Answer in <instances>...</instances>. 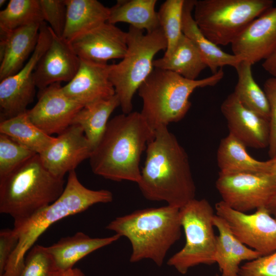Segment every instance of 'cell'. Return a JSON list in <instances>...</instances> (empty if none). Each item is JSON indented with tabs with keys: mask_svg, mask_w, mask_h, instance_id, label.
<instances>
[{
	"mask_svg": "<svg viewBox=\"0 0 276 276\" xmlns=\"http://www.w3.org/2000/svg\"><path fill=\"white\" fill-rule=\"evenodd\" d=\"M146 151L137 183L146 199L180 209L195 198L196 188L188 154L167 126L155 129Z\"/></svg>",
	"mask_w": 276,
	"mask_h": 276,
	"instance_id": "6da1fadb",
	"label": "cell"
},
{
	"mask_svg": "<svg viewBox=\"0 0 276 276\" xmlns=\"http://www.w3.org/2000/svg\"><path fill=\"white\" fill-rule=\"evenodd\" d=\"M154 133L141 112L116 116L108 121L89 157L92 171L113 181L137 183L141 157Z\"/></svg>",
	"mask_w": 276,
	"mask_h": 276,
	"instance_id": "7a4b0ae2",
	"label": "cell"
},
{
	"mask_svg": "<svg viewBox=\"0 0 276 276\" xmlns=\"http://www.w3.org/2000/svg\"><path fill=\"white\" fill-rule=\"evenodd\" d=\"M112 200L110 191L89 189L79 180L75 170L70 171L64 189L56 201L28 218L14 222L12 229L18 242L2 276H19L27 253L52 224L94 204L109 203Z\"/></svg>",
	"mask_w": 276,
	"mask_h": 276,
	"instance_id": "3957f363",
	"label": "cell"
},
{
	"mask_svg": "<svg viewBox=\"0 0 276 276\" xmlns=\"http://www.w3.org/2000/svg\"><path fill=\"white\" fill-rule=\"evenodd\" d=\"M179 208H148L116 217L106 228L130 241L131 263L149 259L161 266L170 248L181 237Z\"/></svg>",
	"mask_w": 276,
	"mask_h": 276,
	"instance_id": "277c9868",
	"label": "cell"
},
{
	"mask_svg": "<svg viewBox=\"0 0 276 276\" xmlns=\"http://www.w3.org/2000/svg\"><path fill=\"white\" fill-rule=\"evenodd\" d=\"M64 178L54 175L36 154L0 178V212L14 222L27 219L56 201L62 193Z\"/></svg>",
	"mask_w": 276,
	"mask_h": 276,
	"instance_id": "5b68a950",
	"label": "cell"
},
{
	"mask_svg": "<svg viewBox=\"0 0 276 276\" xmlns=\"http://www.w3.org/2000/svg\"><path fill=\"white\" fill-rule=\"evenodd\" d=\"M222 68L212 76L191 80L174 72L160 68L153 70L138 89L143 101L141 113L155 131L182 120L189 110V97L198 87L214 86L223 77Z\"/></svg>",
	"mask_w": 276,
	"mask_h": 276,
	"instance_id": "8992f818",
	"label": "cell"
},
{
	"mask_svg": "<svg viewBox=\"0 0 276 276\" xmlns=\"http://www.w3.org/2000/svg\"><path fill=\"white\" fill-rule=\"evenodd\" d=\"M127 34V49L124 57L118 63L109 65V78L125 114L132 111L134 94L153 70L155 55L167 48L160 27L144 33V31L130 26Z\"/></svg>",
	"mask_w": 276,
	"mask_h": 276,
	"instance_id": "52a82bcc",
	"label": "cell"
},
{
	"mask_svg": "<svg viewBox=\"0 0 276 276\" xmlns=\"http://www.w3.org/2000/svg\"><path fill=\"white\" fill-rule=\"evenodd\" d=\"M272 0H195L193 18L202 34L226 45L254 19L273 7Z\"/></svg>",
	"mask_w": 276,
	"mask_h": 276,
	"instance_id": "ba28073f",
	"label": "cell"
},
{
	"mask_svg": "<svg viewBox=\"0 0 276 276\" xmlns=\"http://www.w3.org/2000/svg\"><path fill=\"white\" fill-rule=\"evenodd\" d=\"M185 235L183 247L170 257L167 264L181 274L201 264L215 263L216 237L213 218L216 214L206 199H193L179 209Z\"/></svg>",
	"mask_w": 276,
	"mask_h": 276,
	"instance_id": "9c48e42d",
	"label": "cell"
},
{
	"mask_svg": "<svg viewBox=\"0 0 276 276\" xmlns=\"http://www.w3.org/2000/svg\"><path fill=\"white\" fill-rule=\"evenodd\" d=\"M216 188L222 200L237 211L266 207L276 192V178L269 173H219Z\"/></svg>",
	"mask_w": 276,
	"mask_h": 276,
	"instance_id": "30bf717a",
	"label": "cell"
},
{
	"mask_svg": "<svg viewBox=\"0 0 276 276\" xmlns=\"http://www.w3.org/2000/svg\"><path fill=\"white\" fill-rule=\"evenodd\" d=\"M52 37L49 26L43 22L40 27L36 48L23 67L0 82L1 121L26 112L34 99L35 84L33 74L37 63L48 49Z\"/></svg>",
	"mask_w": 276,
	"mask_h": 276,
	"instance_id": "8fae6325",
	"label": "cell"
},
{
	"mask_svg": "<svg viewBox=\"0 0 276 276\" xmlns=\"http://www.w3.org/2000/svg\"><path fill=\"white\" fill-rule=\"evenodd\" d=\"M215 209L216 214L244 245L262 256L276 251V220L265 207L248 214L233 210L221 200Z\"/></svg>",
	"mask_w": 276,
	"mask_h": 276,
	"instance_id": "7c38bea8",
	"label": "cell"
},
{
	"mask_svg": "<svg viewBox=\"0 0 276 276\" xmlns=\"http://www.w3.org/2000/svg\"><path fill=\"white\" fill-rule=\"evenodd\" d=\"M83 107L67 97L60 83H56L40 90L37 103L27 113L30 120L45 133L59 135L72 125Z\"/></svg>",
	"mask_w": 276,
	"mask_h": 276,
	"instance_id": "4fadbf2b",
	"label": "cell"
},
{
	"mask_svg": "<svg viewBox=\"0 0 276 276\" xmlns=\"http://www.w3.org/2000/svg\"><path fill=\"white\" fill-rule=\"evenodd\" d=\"M93 150L82 128L72 124L39 155L42 164L49 172L64 178L66 173L75 170L82 161L89 158Z\"/></svg>",
	"mask_w": 276,
	"mask_h": 276,
	"instance_id": "5bb4252c",
	"label": "cell"
},
{
	"mask_svg": "<svg viewBox=\"0 0 276 276\" xmlns=\"http://www.w3.org/2000/svg\"><path fill=\"white\" fill-rule=\"evenodd\" d=\"M127 34L106 22L82 34L70 43L80 59L101 64L122 59L127 49Z\"/></svg>",
	"mask_w": 276,
	"mask_h": 276,
	"instance_id": "9a60e30c",
	"label": "cell"
},
{
	"mask_svg": "<svg viewBox=\"0 0 276 276\" xmlns=\"http://www.w3.org/2000/svg\"><path fill=\"white\" fill-rule=\"evenodd\" d=\"M233 54L252 65L276 51V7L254 19L231 43Z\"/></svg>",
	"mask_w": 276,
	"mask_h": 276,
	"instance_id": "2e32d148",
	"label": "cell"
},
{
	"mask_svg": "<svg viewBox=\"0 0 276 276\" xmlns=\"http://www.w3.org/2000/svg\"><path fill=\"white\" fill-rule=\"evenodd\" d=\"M51 30L50 44L33 74L35 86L39 90L54 83L70 82L80 64V59L70 42L56 35L51 29Z\"/></svg>",
	"mask_w": 276,
	"mask_h": 276,
	"instance_id": "e0dca14e",
	"label": "cell"
},
{
	"mask_svg": "<svg viewBox=\"0 0 276 276\" xmlns=\"http://www.w3.org/2000/svg\"><path fill=\"white\" fill-rule=\"evenodd\" d=\"M220 108L226 120L229 133L246 147L256 149L268 147L269 121L244 107L233 93L223 101Z\"/></svg>",
	"mask_w": 276,
	"mask_h": 276,
	"instance_id": "ac0fdd59",
	"label": "cell"
},
{
	"mask_svg": "<svg viewBox=\"0 0 276 276\" xmlns=\"http://www.w3.org/2000/svg\"><path fill=\"white\" fill-rule=\"evenodd\" d=\"M109 65L80 59L77 73L62 86L63 93L83 106L112 97L116 93L109 78Z\"/></svg>",
	"mask_w": 276,
	"mask_h": 276,
	"instance_id": "d6986e66",
	"label": "cell"
},
{
	"mask_svg": "<svg viewBox=\"0 0 276 276\" xmlns=\"http://www.w3.org/2000/svg\"><path fill=\"white\" fill-rule=\"evenodd\" d=\"M41 24L1 31L0 81L13 75L25 64L36 48Z\"/></svg>",
	"mask_w": 276,
	"mask_h": 276,
	"instance_id": "ffe728a7",
	"label": "cell"
},
{
	"mask_svg": "<svg viewBox=\"0 0 276 276\" xmlns=\"http://www.w3.org/2000/svg\"><path fill=\"white\" fill-rule=\"evenodd\" d=\"M213 224L219 232L214 259L221 272L220 276H237L242 262L262 256L240 241L224 220L216 214L213 218Z\"/></svg>",
	"mask_w": 276,
	"mask_h": 276,
	"instance_id": "44dd1931",
	"label": "cell"
},
{
	"mask_svg": "<svg viewBox=\"0 0 276 276\" xmlns=\"http://www.w3.org/2000/svg\"><path fill=\"white\" fill-rule=\"evenodd\" d=\"M120 237L115 234L107 237L91 238L79 232L72 236L61 238L47 249L63 272L73 268L78 261L88 254L118 241Z\"/></svg>",
	"mask_w": 276,
	"mask_h": 276,
	"instance_id": "7402d4cb",
	"label": "cell"
},
{
	"mask_svg": "<svg viewBox=\"0 0 276 276\" xmlns=\"http://www.w3.org/2000/svg\"><path fill=\"white\" fill-rule=\"evenodd\" d=\"M195 0H184L182 15V32L195 44L213 74L225 65L235 68L242 61L234 54L225 53L209 40L197 25L192 12Z\"/></svg>",
	"mask_w": 276,
	"mask_h": 276,
	"instance_id": "603a6c76",
	"label": "cell"
},
{
	"mask_svg": "<svg viewBox=\"0 0 276 276\" xmlns=\"http://www.w3.org/2000/svg\"><path fill=\"white\" fill-rule=\"evenodd\" d=\"M65 25L62 38L71 42L108 21L109 8L97 0H65Z\"/></svg>",
	"mask_w": 276,
	"mask_h": 276,
	"instance_id": "cb8c5ba5",
	"label": "cell"
},
{
	"mask_svg": "<svg viewBox=\"0 0 276 276\" xmlns=\"http://www.w3.org/2000/svg\"><path fill=\"white\" fill-rule=\"evenodd\" d=\"M246 146L232 134L223 138L217 152V160L219 173H269L271 160L260 161L251 156Z\"/></svg>",
	"mask_w": 276,
	"mask_h": 276,
	"instance_id": "d4e9b609",
	"label": "cell"
},
{
	"mask_svg": "<svg viewBox=\"0 0 276 276\" xmlns=\"http://www.w3.org/2000/svg\"><path fill=\"white\" fill-rule=\"evenodd\" d=\"M153 67L195 80L208 66L195 44L183 34L172 53L154 60Z\"/></svg>",
	"mask_w": 276,
	"mask_h": 276,
	"instance_id": "484cf974",
	"label": "cell"
},
{
	"mask_svg": "<svg viewBox=\"0 0 276 276\" xmlns=\"http://www.w3.org/2000/svg\"><path fill=\"white\" fill-rule=\"evenodd\" d=\"M156 0H118L109 8L107 22L115 25L126 22L146 33L160 28L157 12L155 7Z\"/></svg>",
	"mask_w": 276,
	"mask_h": 276,
	"instance_id": "4316f807",
	"label": "cell"
},
{
	"mask_svg": "<svg viewBox=\"0 0 276 276\" xmlns=\"http://www.w3.org/2000/svg\"><path fill=\"white\" fill-rule=\"evenodd\" d=\"M0 133L40 154L56 141L36 126L30 119L27 111L14 117L2 120Z\"/></svg>",
	"mask_w": 276,
	"mask_h": 276,
	"instance_id": "83f0119b",
	"label": "cell"
},
{
	"mask_svg": "<svg viewBox=\"0 0 276 276\" xmlns=\"http://www.w3.org/2000/svg\"><path fill=\"white\" fill-rule=\"evenodd\" d=\"M117 95L83 106L76 114L72 124L80 126L93 148L102 137L114 110L120 106Z\"/></svg>",
	"mask_w": 276,
	"mask_h": 276,
	"instance_id": "f1b7e54d",
	"label": "cell"
},
{
	"mask_svg": "<svg viewBox=\"0 0 276 276\" xmlns=\"http://www.w3.org/2000/svg\"><path fill=\"white\" fill-rule=\"evenodd\" d=\"M252 65L241 61L235 68L238 81L233 93L247 109L269 121L270 109L267 97L255 81L251 72Z\"/></svg>",
	"mask_w": 276,
	"mask_h": 276,
	"instance_id": "f546056e",
	"label": "cell"
},
{
	"mask_svg": "<svg viewBox=\"0 0 276 276\" xmlns=\"http://www.w3.org/2000/svg\"><path fill=\"white\" fill-rule=\"evenodd\" d=\"M44 22L39 0H10L0 11L1 31Z\"/></svg>",
	"mask_w": 276,
	"mask_h": 276,
	"instance_id": "4dcf8cb0",
	"label": "cell"
},
{
	"mask_svg": "<svg viewBox=\"0 0 276 276\" xmlns=\"http://www.w3.org/2000/svg\"><path fill=\"white\" fill-rule=\"evenodd\" d=\"M183 3L184 0H167L163 3L157 12L159 26L167 41L164 56H168L172 53L183 34Z\"/></svg>",
	"mask_w": 276,
	"mask_h": 276,
	"instance_id": "1f68e13d",
	"label": "cell"
},
{
	"mask_svg": "<svg viewBox=\"0 0 276 276\" xmlns=\"http://www.w3.org/2000/svg\"><path fill=\"white\" fill-rule=\"evenodd\" d=\"M62 272L47 247L35 245L26 255L19 276H59Z\"/></svg>",
	"mask_w": 276,
	"mask_h": 276,
	"instance_id": "d6a6232c",
	"label": "cell"
},
{
	"mask_svg": "<svg viewBox=\"0 0 276 276\" xmlns=\"http://www.w3.org/2000/svg\"><path fill=\"white\" fill-rule=\"evenodd\" d=\"M36 154L8 136L0 133V178Z\"/></svg>",
	"mask_w": 276,
	"mask_h": 276,
	"instance_id": "836d02e7",
	"label": "cell"
},
{
	"mask_svg": "<svg viewBox=\"0 0 276 276\" xmlns=\"http://www.w3.org/2000/svg\"><path fill=\"white\" fill-rule=\"evenodd\" d=\"M44 21L58 36L62 37L66 15L65 0H39Z\"/></svg>",
	"mask_w": 276,
	"mask_h": 276,
	"instance_id": "e575fe53",
	"label": "cell"
},
{
	"mask_svg": "<svg viewBox=\"0 0 276 276\" xmlns=\"http://www.w3.org/2000/svg\"><path fill=\"white\" fill-rule=\"evenodd\" d=\"M237 276H276V251L247 261Z\"/></svg>",
	"mask_w": 276,
	"mask_h": 276,
	"instance_id": "d590c367",
	"label": "cell"
},
{
	"mask_svg": "<svg viewBox=\"0 0 276 276\" xmlns=\"http://www.w3.org/2000/svg\"><path fill=\"white\" fill-rule=\"evenodd\" d=\"M263 90L267 97L269 109V141L268 154L271 158L276 156V77L267 79L264 84Z\"/></svg>",
	"mask_w": 276,
	"mask_h": 276,
	"instance_id": "8d00e7d4",
	"label": "cell"
},
{
	"mask_svg": "<svg viewBox=\"0 0 276 276\" xmlns=\"http://www.w3.org/2000/svg\"><path fill=\"white\" fill-rule=\"evenodd\" d=\"M18 242L13 229L4 228L0 232V276L4 272L8 260Z\"/></svg>",
	"mask_w": 276,
	"mask_h": 276,
	"instance_id": "74e56055",
	"label": "cell"
},
{
	"mask_svg": "<svg viewBox=\"0 0 276 276\" xmlns=\"http://www.w3.org/2000/svg\"><path fill=\"white\" fill-rule=\"evenodd\" d=\"M263 68L272 77H276V51L262 63Z\"/></svg>",
	"mask_w": 276,
	"mask_h": 276,
	"instance_id": "f35d334b",
	"label": "cell"
},
{
	"mask_svg": "<svg viewBox=\"0 0 276 276\" xmlns=\"http://www.w3.org/2000/svg\"><path fill=\"white\" fill-rule=\"evenodd\" d=\"M265 208L276 220V192Z\"/></svg>",
	"mask_w": 276,
	"mask_h": 276,
	"instance_id": "ab89813d",
	"label": "cell"
},
{
	"mask_svg": "<svg viewBox=\"0 0 276 276\" xmlns=\"http://www.w3.org/2000/svg\"><path fill=\"white\" fill-rule=\"evenodd\" d=\"M59 276H85V275L81 269L73 268L62 272Z\"/></svg>",
	"mask_w": 276,
	"mask_h": 276,
	"instance_id": "60d3db41",
	"label": "cell"
},
{
	"mask_svg": "<svg viewBox=\"0 0 276 276\" xmlns=\"http://www.w3.org/2000/svg\"><path fill=\"white\" fill-rule=\"evenodd\" d=\"M271 167L269 174L276 178V156L273 158H270Z\"/></svg>",
	"mask_w": 276,
	"mask_h": 276,
	"instance_id": "b9f144b4",
	"label": "cell"
},
{
	"mask_svg": "<svg viewBox=\"0 0 276 276\" xmlns=\"http://www.w3.org/2000/svg\"><path fill=\"white\" fill-rule=\"evenodd\" d=\"M6 0H1L0 1V7H2L6 3Z\"/></svg>",
	"mask_w": 276,
	"mask_h": 276,
	"instance_id": "7bdbcfd3",
	"label": "cell"
},
{
	"mask_svg": "<svg viewBox=\"0 0 276 276\" xmlns=\"http://www.w3.org/2000/svg\"><path fill=\"white\" fill-rule=\"evenodd\" d=\"M215 276H220V275L218 274H216Z\"/></svg>",
	"mask_w": 276,
	"mask_h": 276,
	"instance_id": "ee69618b",
	"label": "cell"
}]
</instances>
